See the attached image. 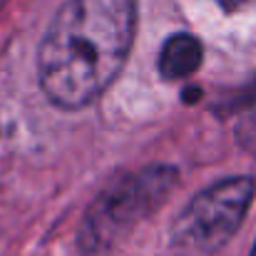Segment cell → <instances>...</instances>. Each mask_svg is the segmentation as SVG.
<instances>
[{
    "label": "cell",
    "mask_w": 256,
    "mask_h": 256,
    "mask_svg": "<svg viewBox=\"0 0 256 256\" xmlns=\"http://www.w3.org/2000/svg\"><path fill=\"white\" fill-rule=\"evenodd\" d=\"M252 256H256V242H254V249H252Z\"/></svg>",
    "instance_id": "obj_7"
},
{
    "label": "cell",
    "mask_w": 256,
    "mask_h": 256,
    "mask_svg": "<svg viewBox=\"0 0 256 256\" xmlns=\"http://www.w3.org/2000/svg\"><path fill=\"white\" fill-rule=\"evenodd\" d=\"M137 28V0H68L40 50L38 80L60 110L97 102L127 65Z\"/></svg>",
    "instance_id": "obj_1"
},
{
    "label": "cell",
    "mask_w": 256,
    "mask_h": 256,
    "mask_svg": "<svg viewBox=\"0 0 256 256\" xmlns=\"http://www.w3.org/2000/svg\"><path fill=\"white\" fill-rule=\"evenodd\" d=\"M204 62V48L199 38L189 32H176L162 45L160 50V75L164 80H184L194 75Z\"/></svg>",
    "instance_id": "obj_4"
},
{
    "label": "cell",
    "mask_w": 256,
    "mask_h": 256,
    "mask_svg": "<svg viewBox=\"0 0 256 256\" xmlns=\"http://www.w3.org/2000/svg\"><path fill=\"white\" fill-rule=\"evenodd\" d=\"M254 176H226L199 192L172 224V242L179 249L216 254L242 229L254 202Z\"/></svg>",
    "instance_id": "obj_3"
},
{
    "label": "cell",
    "mask_w": 256,
    "mask_h": 256,
    "mask_svg": "<svg viewBox=\"0 0 256 256\" xmlns=\"http://www.w3.org/2000/svg\"><path fill=\"white\" fill-rule=\"evenodd\" d=\"M236 137H239V144L256 157V112L254 114H246V117L239 122Z\"/></svg>",
    "instance_id": "obj_5"
},
{
    "label": "cell",
    "mask_w": 256,
    "mask_h": 256,
    "mask_svg": "<svg viewBox=\"0 0 256 256\" xmlns=\"http://www.w3.org/2000/svg\"><path fill=\"white\" fill-rule=\"evenodd\" d=\"M244 2H249V0H219V5H222L224 10H236V8H242Z\"/></svg>",
    "instance_id": "obj_6"
},
{
    "label": "cell",
    "mask_w": 256,
    "mask_h": 256,
    "mask_svg": "<svg viewBox=\"0 0 256 256\" xmlns=\"http://www.w3.org/2000/svg\"><path fill=\"white\" fill-rule=\"evenodd\" d=\"M179 184L170 164H152L117 176L87 209L78 246L82 256H112L132 232L152 219Z\"/></svg>",
    "instance_id": "obj_2"
}]
</instances>
